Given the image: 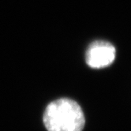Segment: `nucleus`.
Segmentation results:
<instances>
[{"instance_id":"1","label":"nucleus","mask_w":131,"mask_h":131,"mask_svg":"<svg viewBox=\"0 0 131 131\" xmlns=\"http://www.w3.org/2000/svg\"><path fill=\"white\" fill-rule=\"evenodd\" d=\"M43 120L48 131H82L85 124L81 107L69 98L50 103L45 109Z\"/></svg>"},{"instance_id":"2","label":"nucleus","mask_w":131,"mask_h":131,"mask_svg":"<svg viewBox=\"0 0 131 131\" xmlns=\"http://www.w3.org/2000/svg\"><path fill=\"white\" fill-rule=\"evenodd\" d=\"M116 49L111 43L104 40L92 42L85 53V62L89 67L100 69L109 67L114 62Z\"/></svg>"}]
</instances>
